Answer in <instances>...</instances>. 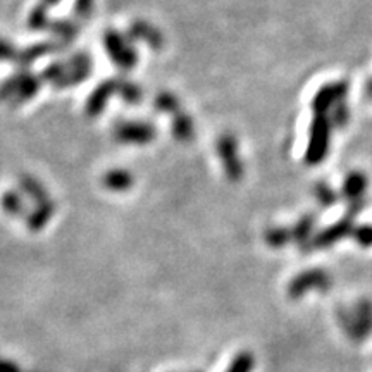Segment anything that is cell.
<instances>
[{
    "label": "cell",
    "mask_w": 372,
    "mask_h": 372,
    "mask_svg": "<svg viewBox=\"0 0 372 372\" xmlns=\"http://www.w3.org/2000/svg\"><path fill=\"white\" fill-rule=\"evenodd\" d=\"M103 45L114 64L121 69H131L138 61L133 45L130 43V40L124 38L121 33L113 30L107 31L103 36Z\"/></svg>",
    "instance_id": "6da1fadb"
},
{
    "label": "cell",
    "mask_w": 372,
    "mask_h": 372,
    "mask_svg": "<svg viewBox=\"0 0 372 372\" xmlns=\"http://www.w3.org/2000/svg\"><path fill=\"white\" fill-rule=\"evenodd\" d=\"M92 73V59L86 53L78 52L64 61V76L56 83V88H69L80 85Z\"/></svg>",
    "instance_id": "7a4b0ae2"
},
{
    "label": "cell",
    "mask_w": 372,
    "mask_h": 372,
    "mask_svg": "<svg viewBox=\"0 0 372 372\" xmlns=\"http://www.w3.org/2000/svg\"><path fill=\"white\" fill-rule=\"evenodd\" d=\"M114 136L121 143H148L154 140L155 130L148 123H119L114 128Z\"/></svg>",
    "instance_id": "3957f363"
},
{
    "label": "cell",
    "mask_w": 372,
    "mask_h": 372,
    "mask_svg": "<svg viewBox=\"0 0 372 372\" xmlns=\"http://www.w3.org/2000/svg\"><path fill=\"white\" fill-rule=\"evenodd\" d=\"M118 90L119 80H105L100 83V85L93 90L92 95H90L88 100H86V114H88L90 118L100 115L103 109H105L107 100H109L114 93H118Z\"/></svg>",
    "instance_id": "277c9868"
},
{
    "label": "cell",
    "mask_w": 372,
    "mask_h": 372,
    "mask_svg": "<svg viewBox=\"0 0 372 372\" xmlns=\"http://www.w3.org/2000/svg\"><path fill=\"white\" fill-rule=\"evenodd\" d=\"M128 38L130 40L140 38L154 48L162 47V35H160V33L157 31L154 26L143 23V21H138V23H135L133 26L130 28V31H128Z\"/></svg>",
    "instance_id": "5b68a950"
},
{
    "label": "cell",
    "mask_w": 372,
    "mask_h": 372,
    "mask_svg": "<svg viewBox=\"0 0 372 372\" xmlns=\"http://www.w3.org/2000/svg\"><path fill=\"white\" fill-rule=\"evenodd\" d=\"M56 212V204L52 200L41 202V204H36L35 209L31 210V214L28 216L26 224L31 231H40L47 226V222L51 221V217Z\"/></svg>",
    "instance_id": "8992f818"
},
{
    "label": "cell",
    "mask_w": 372,
    "mask_h": 372,
    "mask_svg": "<svg viewBox=\"0 0 372 372\" xmlns=\"http://www.w3.org/2000/svg\"><path fill=\"white\" fill-rule=\"evenodd\" d=\"M56 48H57V45L51 43V41H41V43H36V45H31V47H28L26 51H19L18 59H16V62L19 64V68L26 69V68H30L33 62H36L40 59V57L47 56V53L56 51Z\"/></svg>",
    "instance_id": "52a82bcc"
},
{
    "label": "cell",
    "mask_w": 372,
    "mask_h": 372,
    "mask_svg": "<svg viewBox=\"0 0 372 372\" xmlns=\"http://www.w3.org/2000/svg\"><path fill=\"white\" fill-rule=\"evenodd\" d=\"M41 85H43V83H41L40 76H35V74L26 71V74H24V80H23V83H21V86L18 90V93H16V97L12 98L9 103L12 107H18V105H21V103L28 102L30 98L35 97Z\"/></svg>",
    "instance_id": "ba28073f"
},
{
    "label": "cell",
    "mask_w": 372,
    "mask_h": 372,
    "mask_svg": "<svg viewBox=\"0 0 372 372\" xmlns=\"http://www.w3.org/2000/svg\"><path fill=\"white\" fill-rule=\"evenodd\" d=\"M102 183L110 192H126L133 185V176L124 169H114V171H109L103 176Z\"/></svg>",
    "instance_id": "9c48e42d"
},
{
    "label": "cell",
    "mask_w": 372,
    "mask_h": 372,
    "mask_svg": "<svg viewBox=\"0 0 372 372\" xmlns=\"http://www.w3.org/2000/svg\"><path fill=\"white\" fill-rule=\"evenodd\" d=\"M47 30H51L53 35L59 38L61 45H68L71 43L74 36L78 35V30H80V28H78V24L74 23V21L61 19V21H51Z\"/></svg>",
    "instance_id": "30bf717a"
},
{
    "label": "cell",
    "mask_w": 372,
    "mask_h": 372,
    "mask_svg": "<svg viewBox=\"0 0 372 372\" xmlns=\"http://www.w3.org/2000/svg\"><path fill=\"white\" fill-rule=\"evenodd\" d=\"M19 185H21V190H23V192L26 193V195L30 197L35 204H41V202L51 200V197L47 195V190H45L43 186H41L40 181H36L35 177L21 176Z\"/></svg>",
    "instance_id": "8fae6325"
},
{
    "label": "cell",
    "mask_w": 372,
    "mask_h": 372,
    "mask_svg": "<svg viewBox=\"0 0 372 372\" xmlns=\"http://www.w3.org/2000/svg\"><path fill=\"white\" fill-rule=\"evenodd\" d=\"M28 69H21V71L14 73L11 78H7L6 81L0 85V100H7L11 102L12 98L16 97V93H18L21 83L24 80V74H26Z\"/></svg>",
    "instance_id": "7c38bea8"
},
{
    "label": "cell",
    "mask_w": 372,
    "mask_h": 372,
    "mask_svg": "<svg viewBox=\"0 0 372 372\" xmlns=\"http://www.w3.org/2000/svg\"><path fill=\"white\" fill-rule=\"evenodd\" d=\"M2 207L11 216H23L24 214V204L16 192H7L2 197Z\"/></svg>",
    "instance_id": "4fadbf2b"
},
{
    "label": "cell",
    "mask_w": 372,
    "mask_h": 372,
    "mask_svg": "<svg viewBox=\"0 0 372 372\" xmlns=\"http://www.w3.org/2000/svg\"><path fill=\"white\" fill-rule=\"evenodd\" d=\"M118 93H121V98L128 103H138L142 100V90H140L138 85H135L131 81L119 80Z\"/></svg>",
    "instance_id": "5bb4252c"
},
{
    "label": "cell",
    "mask_w": 372,
    "mask_h": 372,
    "mask_svg": "<svg viewBox=\"0 0 372 372\" xmlns=\"http://www.w3.org/2000/svg\"><path fill=\"white\" fill-rule=\"evenodd\" d=\"M48 23H51V19H48L47 9H45L43 6H36L31 12L30 19H28V24H30L31 30H35V31L47 30Z\"/></svg>",
    "instance_id": "9a60e30c"
},
{
    "label": "cell",
    "mask_w": 372,
    "mask_h": 372,
    "mask_svg": "<svg viewBox=\"0 0 372 372\" xmlns=\"http://www.w3.org/2000/svg\"><path fill=\"white\" fill-rule=\"evenodd\" d=\"M172 131H175L177 140H190V136L193 133V126L188 115H177L175 119V124H172Z\"/></svg>",
    "instance_id": "2e32d148"
},
{
    "label": "cell",
    "mask_w": 372,
    "mask_h": 372,
    "mask_svg": "<svg viewBox=\"0 0 372 372\" xmlns=\"http://www.w3.org/2000/svg\"><path fill=\"white\" fill-rule=\"evenodd\" d=\"M155 105L160 113H176L180 103H177V100L171 93H160L159 97H157Z\"/></svg>",
    "instance_id": "e0dca14e"
},
{
    "label": "cell",
    "mask_w": 372,
    "mask_h": 372,
    "mask_svg": "<svg viewBox=\"0 0 372 372\" xmlns=\"http://www.w3.org/2000/svg\"><path fill=\"white\" fill-rule=\"evenodd\" d=\"M19 51L14 47V45L9 43L7 40L0 38V61L4 62H16L18 59Z\"/></svg>",
    "instance_id": "ac0fdd59"
},
{
    "label": "cell",
    "mask_w": 372,
    "mask_h": 372,
    "mask_svg": "<svg viewBox=\"0 0 372 372\" xmlns=\"http://www.w3.org/2000/svg\"><path fill=\"white\" fill-rule=\"evenodd\" d=\"M93 11V0H76L74 4V14L78 18H88Z\"/></svg>",
    "instance_id": "d6986e66"
},
{
    "label": "cell",
    "mask_w": 372,
    "mask_h": 372,
    "mask_svg": "<svg viewBox=\"0 0 372 372\" xmlns=\"http://www.w3.org/2000/svg\"><path fill=\"white\" fill-rule=\"evenodd\" d=\"M252 355H242V357H238V361L231 366V369L227 372H248L252 369Z\"/></svg>",
    "instance_id": "ffe728a7"
},
{
    "label": "cell",
    "mask_w": 372,
    "mask_h": 372,
    "mask_svg": "<svg viewBox=\"0 0 372 372\" xmlns=\"http://www.w3.org/2000/svg\"><path fill=\"white\" fill-rule=\"evenodd\" d=\"M0 372H21L16 363L9 361H0Z\"/></svg>",
    "instance_id": "44dd1931"
},
{
    "label": "cell",
    "mask_w": 372,
    "mask_h": 372,
    "mask_svg": "<svg viewBox=\"0 0 372 372\" xmlns=\"http://www.w3.org/2000/svg\"><path fill=\"white\" fill-rule=\"evenodd\" d=\"M59 2H61V0H41L40 6H43L45 9H48V7L56 6V4H59Z\"/></svg>",
    "instance_id": "7402d4cb"
}]
</instances>
